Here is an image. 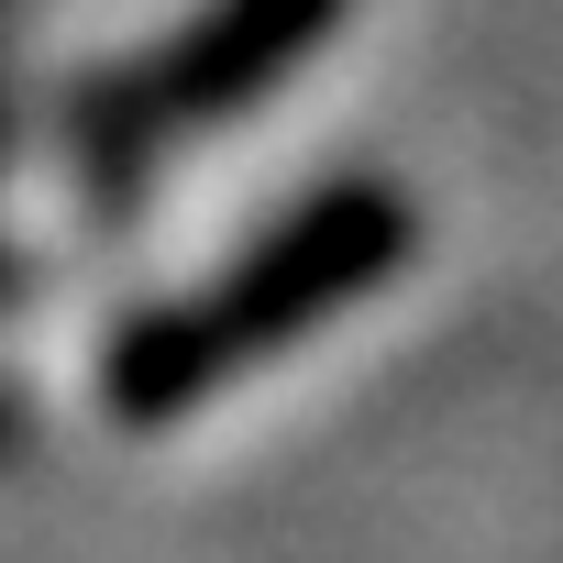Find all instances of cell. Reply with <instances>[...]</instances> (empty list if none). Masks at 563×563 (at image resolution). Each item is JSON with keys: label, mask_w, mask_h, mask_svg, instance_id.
<instances>
[{"label": "cell", "mask_w": 563, "mask_h": 563, "mask_svg": "<svg viewBox=\"0 0 563 563\" xmlns=\"http://www.w3.org/2000/svg\"><path fill=\"white\" fill-rule=\"evenodd\" d=\"M409 243H420L409 188H387V177L321 188L310 210H288L276 232H254L210 288H188V299L122 321L111 354H100V409L133 420V431L188 420L199 398L243 387L265 354H288V343H310L321 321H343L354 299H376L387 276L409 265Z\"/></svg>", "instance_id": "6da1fadb"}, {"label": "cell", "mask_w": 563, "mask_h": 563, "mask_svg": "<svg viewBox=\"0 0 563 563\" xmlns=\"http://www.w3.org/2000/svg\"><path fill=\"white\" fill-rule=\"evenodd\" d=\"M332 23H343V0H210L177 45H155L144 67H122L78 100L89 177L122 199V177H144L177 133H210V122L254 111L299 56H321Z\"/></svg>", "instance_id": "7a4b0ae2"}, {"label": "cell", "mask_w": 563, "mask_h": 563, "mask_svg": "<svg viewBox=\"0 0 563 563\" xmlns=\"http://www.w3.org/2000/svg\"><path fill=\"white\" fill-rule=\"evenodd\" d=\"M23 288H34V265H23V254H12V243H0V310H12V299H23Z\"/></svg>", "instance_id": "3957f363"}]
</instances>
